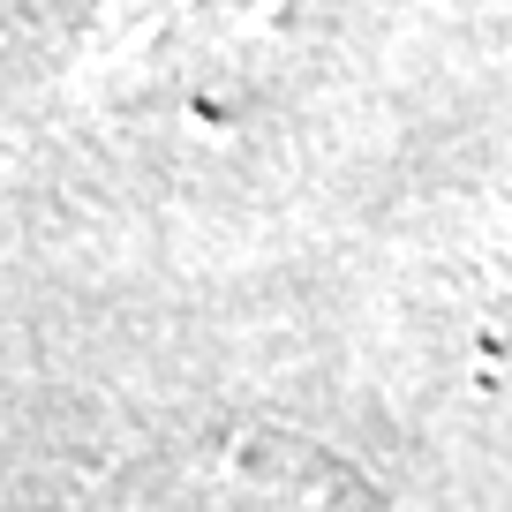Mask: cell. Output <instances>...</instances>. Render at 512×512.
I'll use <instances>...</instances> for the list:
<instances>
[{
  "mask_svg": "<svg viewBox=\"0 0 512 512\" xmlns=\"http://www.w3.org/2000/svg\"><path fill=\"white\" fill-rule=\"evenodd\" d=\"M136 512H384V497L309 437L249 422L181 445Z\"/></svg>",
  "mask_w": 512,
  "mask_h": 512,
  "instance_id": "1",
  "label": "cell"
}]
</instances>
